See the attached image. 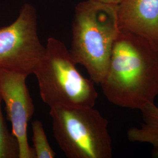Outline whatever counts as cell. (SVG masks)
I'll return each instance as SVG.
<instances>
[{
    "instance_id": "cell-9",
    "label": "cell",
    "mask_w": 158,
    "mask_h": 158,
    "mask_svg": "<svg viewBox=\"0 0 158 158\" xmlns=\"http://www.w3.org/2000/svg\"><path fill=\"white\" fill-rule=\"evenodd\" d=\"M2 102L0 96V158H19V144L6 124L1 110Z\"/></svg>"
},
{
    "instance_id": "cell-6",
    "label": "cell",
    "mask_w": 158,
    "mask_h": 158,
    "mask_svg": "<svg viewBox=\"0 0 158 158\" xmlns=\"http://www.w3.org/2000/svg\"><path fill=\"white\" fill-rule=\"evenodd\" d=\"M28 76L0 68V96L5 103L7 119L11 123L12 132L19 144V158H35L29 146L27 129L35 106L27 85Z\"/></svg>"
},
{
    "instance_id": "cell-4",
    "label": "cell",
    "mask_w": 158,
    "mask_h": 158,
    "mask_svg": "<svg viewBox=\"0 0 158 158\" xmlns=\"http://www.w3.org/2000/svg\"><path fill=\"white\" fill-rule=\"evenodd\" d=\"M52 131L69 158H111L108 121L94 107L50 108Z\"/></svg>"
},
{
    "instance_id": "cell-3",
    "label": "cell",
    "mask_w": 158,
    "mask_h": 158,
    "mask_svg": "<svg viewBox=\"0 0 158 158\" xmlns=\"http://www.w3.org/2000/svg\"><path fill=\"white\" fill-rule=\"evenodd\" d=\"M45 55L34 71L42 101L50 108L94 107L95 83L83 77L61 40H47Z\"/></svg>"
},
{
    "instance_id": "cell-5",
    "label": "cell",
    "mask_w": 158,
    "mask_h": 158,
    "mask_svg": "<svg viewBox=\"0 0 158 158\" xmlns=\"http://www.w3.org/2000/svg\"><path fill=\"white\" fill-rule=\"evenodd\" d=\"M45 50L38 34L36 10L25 3L13 23L0 28V68L28 76L34 74Z\"/></svg>"
},
{
    "instance_id": "cell-2",
    "label": "cell",
    "mask_w": 158,
    "mask_h": 158,
    "mask_svg": "<svg viewBox=\"0 0 158 158\" xmlns=\"http://www.w3.org/2000/svg\"><path fill=\"white\" fill-rule=\"evenodd\" d=\"M119 31L117 5L85 0L76 6L69 52L95 83L100 85L106 74Z\"/></svg>"
},
{
    "instance_id": "cell-11",
    "label": "cell",
    "mask_w": 158,
    "mask_h": 158,
    "mask_svg": "<svg viewBox=\"0 0 158 158\" xmlns=\"http://www.w3.org/2000/svg\"><path fill=\"white\" fill-rule=\"evenodd\" d=\"M95 1H98L102 2L111 4H114V5H118L125 0H95Z\"/></svg>"
},
{
    "instance_id": "cell-1",
    "label": "cell",
    "mask_w": 158,
    "mask_h": 158,
    "mask_svg": "<svg viewBox=\"0 0 158 158\" xmlns=\"http://www.w3.org/2000/svg\"><path fill=\"white\" fill-rule=\"evenodd\" d=\"M108 101L141 110L158 95V48L146 38L119 31L107 71L100 83Z\"/></svg>"
},
{
    "instance_id": "cell-7",
    "label": "cell",
    "mask_w": 158,
    "mask_h": 158,
    "mask_svg": "<svg viewBox=\"0 0 158 158\" xmlns=\"http://www.w3.org/2000/svg\"><path fill=\"white\" fill-rule=\"evenodd\" d=\"M119 29L142 36L158 48V0H125L117 5Z\"/></svg>"
},
{
    "instance_id": "cell-10",
    "label": "cell",
    "mask_w": 158,
    "mask_h": 158,
    "mask_svg": "<svg viewBox=\"0 0 158 158\" xmlns=\"http://www.w3.org/2000/svg\"><path fill=\"white\" fill-rule=\"evenodd\" d=\"M32 142L35 158H54L56 153L51 147L41 121L35 120L32 123Z\"/></svg>"
},
{
    "instance_id": "cell-8",
    "label": "cell",
    "mask_w": 158,
    "mask_h": 158,
    "mask_svg": "<svg viewBox=\"0 0 158 158\" xmlns=\"http://www.w3.org/2000/svg\"><path fill=\"white\" fill-rule=\"evenodd\" d=\"M140 111L143 122L139 127L128 130L127 138L131 142L149 144L153 157L158 158V111L156 105H148Z\"/></svg>"
}]
</instances>
